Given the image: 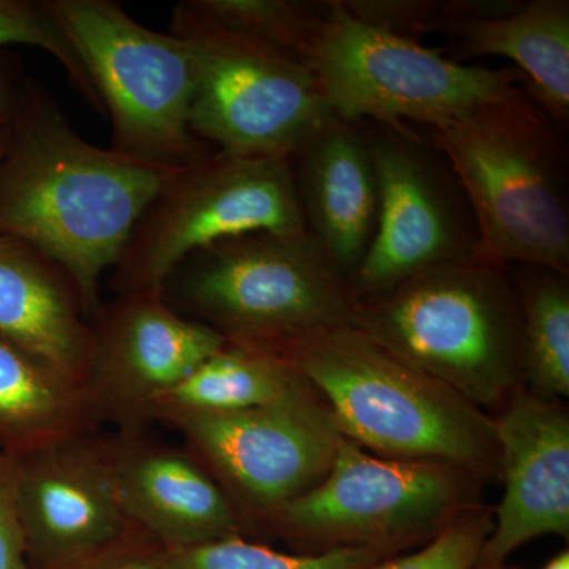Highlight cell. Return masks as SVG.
Wrapping results in <instances>:
<instances>
[{
    "label": "cell",
    "mask_w": 569,
    "mask_h": 569,
    "mask_svg": "<svg viewBox=\"0 0 569 569\" xmlns=\"http://www.w3.org/2000/svg\"><path fill=\"white\" fill-rule=\"evenodd\" d=\"M9 130L0 160V234L61 264L93 320L102 309L100 277L118 264L134 223L178 168L86 141L32 78L18 84Z\"/></svg>",
    "instance_id": "cell-1"
},
{
    "label": "cell",
    "mask_w": 569,
    "mask_h": 569,
    "mask_svg": "<svg viewBox=\"0 0 569 569\" xmlns=\"http://www.w3.org/2000/svg\"><path fill=\"white\" fill-rule=\"evenodd\" d=\"M269 351L320 397L340 436L366 451L500 477L493 419L356 326L320 329Z\"/></svg>",
    "instance_id": "cell-2"
},
{
    "label": "cell",
    "mask_w": 569,
    "mask_h": 569,
    "mask_svg": "<svg viewBox=\"0 0 569 569\" xmlns=\"http://www.w3.org/2000/svg\"><path fill=\"white\" fill-rule=\"evenodd\" d=\"M430 132L473 213L479 260L568 274L567 148L529 93L515 86Z\"/></svg>",
    "instance_id": "cell-3"
},
{
    "label": "cell",
    "mask_w": 569,
    "mask_h": 569,
    "mask_svg": "<svg viewBox=\"0 0 569 569\" xmlns=\"http://www.w3.org/2000/svg\"><path fill=\"white\" fill-rule=\"evenodd\" d=\"M351 325L471 403L503 407L522 387V317L509 266L456 261L356 301Z\"/></svg>",
    "instance_id": "cell-4"
},
{
    "label": "cell",
    "mask_w": 569,
    "mask_h": 569,
    "mask_svg": "<svg viewBox=\"0 0 569 569\" xmlns=\"http://www.w3.org/2000/svg\"><path fill=\"white\" fill-rule=\"evenodd\" d=\"M162 296L231 343L274 348L351 323L356 299L310 233L220 239L176 266Z\"/></svg>",
    "instance_id": "cell-5"
},
{
    "label": "cell",
    "mask_w": 569,
    "mask_h": 569,
    "mask_svg": "<svg viewBox=\"0 0 569 569\" xmlns=\"http://www.w3.org/2000/svg\"><path fill=\"white\" fill-rule=\"evenodd\" d=\"M170 33L192 67L190 130L220 151L290 159L332 119L323 89L299 59L212 20L197 0L178 3Z\"/></svg>",
    "instance_id": "cell-6"
},
{
    "label": "cell",
    "mask_w": 569,
    "mask_h": 569,
    "mask_svg": "<svg viewBox=\"0 0 569 569\" xmlns=\"http://www.w3.org/2000/svg\"><path fill=\"white\" fill-rule=\"evenodd\" d=\"M253 231L309 233L293 163L211 148L178 168L142 211L112 268V288L162 296L168 277L189 254Z\"/></svg>",
    "instance_id": "cell-7"
},
{
    "label": "cell",
    "mask_w": 569,
    "mask_h": 569,
    "mask_svg": "<svg viewBox=\"0 0 569 569\" xmlns=\"http://www.w3.org/2000/svg\"><path fill=\"white\" fill-rule=\"evenodd\" d=\"M110 116L112 151L179 168L211 149L189 126L193 77L173 33L134 21L112 0H43Z\"/></svg>",
    "instance_id": "cell-8"
},
{
    "label": "cell",
    "mask_w": 569,
    "mask_h": 569,
    "mask_svg": "<svg viewBox=\"0 0 569 569\" xmlns=\"http://www.w3.org/2000/svg\"><path fill=\"white\" fill-rule=\"evenodd\" d=\"M325 3V21L305 63L339 121H411L436 129L523 80L516 69L451 61L418 41L355 20L339 0Z\"/></svg>",
    "instance_id": "cell-9"
},
{
    "label": "cell",
    "mask_w": 569,
    "mask_h": 569,
    "mask_svg": "<svg viewBox=\"0 0 569 569\" xmlns=\"http://www.w3.org/2000/svg\"><path fill=\"white\" fill-rule=\"evenodd\" d=\"M477 479L445 463L381 458L342 437L326 477L269 522L323 550L400 549L473 508Z\"/></svg>",
    "instance_id": "cell-10"
},
{
    "label": "cell",
    "mask_w": 569,
    "mask_h": 569,
    "mask_svg": "<svg viewBox=\"0 0 569 569\" xmlns=\"http://www.w3.org/2000/svg\"><path fill=\"white\" fill-rule=\"evenodd\" d=\"M366 134L380 206L372 244L348 283L356 301L387 293L436 266L478 258L473 213L436 146L406 123H376Z\"/></svg>",
    "instance_id": "cell-11"
},
{
    "label": "cell",
    "mask_w": 569,
    "mask_h": 569,
    "mask_svg": "<svg viewBox=\"0 0 569 569\" xmlns=\"http://www.w3.org/2000/svg\"><path fill=\"white\" fill-rule=\"evenodd\" d=\"M194 458L227 490L242 516L271 520L316 488L335 462L339 430L321 400L236 411H168Z\"/></svg>",
    "instance_id": "cell-12"
},
{
    "label": "cell",
    "mask_w": 569,
    "mask_h": 569,
    "mask_svg": "<svg viewBox=\"0 0 569 569\" xmlns=\"http://www.w3.org/2000/svg\"><path fill=\"white\" fill-rule=\"evenodd\" d=\"M13 482L28 559L41 569L78 563L133 529L107 441L91 430L14 456Z\"/></svg>",
    "instance_id": "cell-13"
},
{
    "label": "cell",
    "mask_w": 569,
    "mask_h": 569,
    "mask_svg": "<svg viewBox=\"0 0 569 569\" xmlns=\"http://www.w3.org/2000/svg\"><path fill=\"white\" fill-rule=\"evenodd\" d=\"M93 356L86 391L97 417L140 425L228 340L181 316L163 296L121 295L93 318Z\"/></svg>",
    "instance_id": "cell-14"
},
{
    "label": "cell",
    "mask_w": 569,
    "mask_h": 569,
    "mask_svg": "<svg viewBox=\"0 0 569 569\" xmlns=\"http://www.w3.org/2000/svg\"><path fill=\"white\" fill-rule=\"evenodd\" d=\"M493 419L505 496L481 565L498 568L520 546L569 535V415L559 400L518 388Z\"/></svg>",
    "instance_id": "cell-15"
},
{
    "label": "cell",
    "mask_w": 569,
    "mask_h": 569,
    "mask_svg": "<svg viewBox=\"0 0 569 569\" xmlns=\"http://www.w3.org/2000/svg\"><path fill=\"white\" fill-rule=\"evenodd\" d=\"M108 445L123 515L168 550L236 537L242 515L193 455L127 437Z\"/></svg>",
    "instance_id": "cell-16"
},
{
    "label": "cell",
    "mask_w": 569,
    "mask_h": 569,
    "mask_svg": "<svg viewBox=\"0 0 569 569\" xmlns=\"http://www.w3.org/2000/svg\"><path fill=\"white\" fill-rule=\"evenodd\" d=\"M307 231L350 283L372 244L380 206L366 130L332 119L291 157ZM293 163V162H291Z\"/></svg>",
    "instance_id": "cell-17"
},
{
    "label": "cell",
    "mask_w": 569,
    "mask_h": 569,
    "mask_svg": "<svg viewBox=\"0 0 569 569\" xmlns=\"http://www.w3.org/2000/svg\"><path fill=\"white\" fill-rule=\"evenodd\" d=\"M0 342L84 388L96 336L77 283L47 254L3 234Z\"/></svg>",
    "instance_id": "cell-18"
},
{
    "label": "cell",
    "mask_w": 569,
    "mask_h": 569,
    "mask_svg": "<svg viewBox=\"0 0 569 569\" xmlns=\"http://www.w3.org/2000/svg\"><path fill=\"white\" fill-rule=\"evenodd\" d=\"M436 32L462 59L500 56L516 63L531 99L561 133L569 123V2L531 0L505 17L441 22Z\"/></svg>",
    "instance_id": "cell-19"
},
{
    "label": "cell",
    "mask_w": 569,
    "mask_h": 569,
    "mask_svg": "<svg viewBox=\"0 0 569 569\" xmlns=\"http://www.w3.org/2000/svg\"><path fill=\"white\" fill-rule=\"evenodd\" d=\"M320 397L287 359L264 348L228 342L149 411H236L299 406Z\"/></svg>",
    "instance_id": "cell-20"
},
{
    "label": "cell",
    "mask_w": 569,
    "mask_h": 569,
    "mask_svg": "<svg viewBox=\"0 0 569 569\" xmlns=\"http://www.w3.org/2000/svg\"><path fill=\"white\" fill-rule=\"evenodd\" d=\"M96 418L84 388L0 342V452L14 458L89 432Z\"/></svg>",
    "instance_id": "cell-21"
},
{
    "label": "cell",
    "mask_w": 569,
    "mask_h": 569,
    "mask_svg": "<svg viewBox=\"0 0 569 569\" xmlns=\"http://www.w3.org/2000/svg\"><path fill=\"white\" fill-rule=\"evenodd\" d=\"M511 277L522 317V385L539 399H563L569 396L568 274L516 264Z\"/></svg>",
    "instance_id": "cell-22"
},
{
    "label": "cell",
    "mask_w": 569,
    "mask_h": 569,
    "mask_svg": "<svg viewBox=\"0 0 569 569\" xmlns=\"http://www.w3.org/2000/svg\"><path fill=\"white\" fill-rule=\"evenodd\" d=\"M396 550L385 546H347L296 556L236 535L197 548L164 549V561L168 569H369Z\"/></svg>",
    "instance_id": "cell-23"
},
{
    "label": "cell",
    "mask_w": 569,
    "mask_h": 569,
    "mask_svg": "<svg viewBox=\"0 0 569 569\" xmlns=\"http://www.w3.org/2000/svg\"><path fill=\"white\" fill-rule=\"evenodd\" d=\"M217 22L231 31L264 41L305 62L326 17L325 2L296 0H197Z\"/></svg>",
    "instance_id": "cell-24"
},
{
    "label": "cell",
    "mask_w": 569,
    "mask_h": 569,
    "mask_svg": "<svg viewBox=\"0 0 569 569\" xmlns=\"http://www.w3.org/2000/svg\"><path fill=\"white\" fill-rule=\"evenodd\" d=\"M22 44L48 52L66 71L67 80L93 111L104 114L80 56L48 13L43 0H0V50Z\"/></svg>",
    "instance_id": "cell-25"
},
{
    "label": "cell",
    "mask_w": 569,
    "mask_h": 569,
    "mask_svg": "<svg viewBox=\"0 0 569 569\" xmlns=\"http://www.w3.org/2000/svg\"><path fill=\"white\" fill-rule=\"evenodd\" d=\"M492 527L489 511L467 509L433 535L425 548L408 556L388 557L369 569H477Z\"/></svg>",
    "instance_id": "cell-26"
},
{
    "label": "cell",
    "mask_w": 569,
    "mask_h": 569,
    "mask_svg": "<svg viewBox=\"0 0 569 569\" xmlns=\"http://www.w3.org/2000/svg\"><path fill=\"white\" fill-rule=\"evenodd\" d=\"M339 6L355 20L415 41L436 32L441 9L429 0H339Z\"/></svg>",
    "instance_id": "cell-27"
},
{
    "label": "cell",
    "mask_w": 569,
    "mask_h": 569,
    "mask_svg": "<svg viewBox=\"0 0 569 569\" xmlns=\"http://www.w3.org/2000/svg\"><path fill=\"white\" fill-rule=\"evenodd\" d=\"M63 569H168V567L164 561V548L133 527L129 533L123 535L108 548Z\"/></svg>",
    "instance_id": "cell-28"
},
{
    "label": "cell",
    "mask_w": 569,
    "mask_h": 569,
    "mask_svg": "<svg viewBox=\"0 0 569 569\" xmlns=\"http://www.w3.org/2000/svg\"><path fill=\"white\" fill-rule=\"evenodd\" d=\"M0 569H29L14 498L13 458L0 452Z\"/></svg>",
    "instance_id": "cell-29"
},
{
    "label": "cell",
    "mask_w": 569,
    "mask_h": 569,
    "mask_svg": "<svg viewBox=\"0 0 569 569\" xmlns=\"http://www.w3.org/2000/svg\"><path fill=\"white\" fill-rule=\"evenodd\" d=\"M21 78L14 62L0 54V129L9 127Z\"/></svg>",
    "instance_id": "cell-30"
},
{
    "label": "cell",
    "mask_w": 569,
    "mask_h": 569,
    "mask_svg": "<svg viewBox=\"0 0 569 569\" xmlns=\"http://www.w3.org/2000/svg\"><path fill=\"white\" fill-rule=\"evenodd\" d=\"M542 569H569V553L561 552Z\"/></svg>",
    "instance_id": "cell-31"
},
{
    "label": "cell",
    "mask_w": 569,
    "mask_h": 569,
    "mask_svg": "<svg viewBox=\"0 0 569 569\" xmlns=\"http://www.w3.org/2000/svg\"><path fill=\"white\" fill-rule=\"evenodd\" d=\"M9 127H2V129H0V160L3 159V153L7 151V146H9Z\"/></svg>",
    "instance_id": "cell-32"
}]
</instances>
